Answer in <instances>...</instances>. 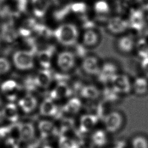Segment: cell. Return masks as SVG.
<instances>
[{
  "mask_svg": "<svg viewBox=\"0 0 148 148\" xmlns=\"http://www.w3.org/2000/svg\"><path fill=\"white\" fill-rule=\"evenodd\" d=\"M53 35L60 43L69 46L76 42L79 37V31L74 24L64 23L54 30Z\"/></svg>",
  "mask_w": 148,
  "mask_h": 148,
  "instance_id": "6da1fadb",
  "label": "cell"
},
{
  "mask_svg": "<svg viewBox=\"0 0 148 148\" xmlns=\"http://www.w3.org/2000/svg\"><path fill=\"white\" fill-rule=\"evenodd\" d=\"M14 66L19 70L31 69L34 65V58L32 53L29 50H19L15 51L12 57Z\"/></svg>",
  "mask_w": 148,
  "mask_h": 148,
  "instance_id": "7a4b0ae2",
  "label": "cell"
},
{
  "mask_svg": "<svg viewBox=\"0 0 148 148\" xmlns=\"http://www.w3.org/2000/svg\"><path fill=\"white\" fill-rule=\"evenodd\" d=\"M111 87L120 94H128L132 90V83L128 77L123 74H116L110 81Z\"/></svg>",
  "mask_w": 148,
  "mask_h": 148,
  "instance_id": "3957f363",
  "label": "cell"
},
{
  "mask_svg": "<svg viewBox=\"0 0 148 148\" xmlns=\"http://www.w3.org/2000/svg\"><path fill=\"white\" fill-rule=\"evenodd\" d=\"M76 58L75 54L70 51H62L58 53L56 58L58 67L62 71H71L75 66Z\"/></svg>",
  "mask_w": 148,
  "mask_h": 148,
  "instance_id": "277c9868",
  "label": "cell"
},
{
  "mask_svg": "<svg viewBox=\"0 0 148 148\" xmlns=\"http://www.w3.org/2000/svg\"><path fill=\"white\" fill-rule=\"evenodd\" d=\"M129 27L136 31L143 29L146 24V18L140 9H132L130 12L128 18Z\"/></svg>",
  "mask_w": 148,
  "mask_h": 148,
  "instance_id": "5b68a950",
  "label": "cell"
},
{
  "mask_svg": "<svg viewBox=\"0 0 148 148\" xmlns=\"http://www.w3.org/2000/svg\"><path fill=\"white\" fill-rule=\"evenodd\" d=\"M1 91L5 97L10 101L17 99L20 92V86L18 83L12 79L4 81L1 85Z\"/></svg>",
  "mask_w": 148,
  "mask_h": 148,
  "instance_id": "8992f818",
  "label": "cell"
},
{
  "mask_svg": "<svg viewBox=\"0 0 148 148\" xmlns=\"http://www.w3.org/2000/svg\"><path fill=\"white\" fill-rule=\"evenodd\" d=\"M123 117L118 112H111L104 117V124L106 130L110 132L117 131L121 126Z\"/></svg>",
  "mask_w": 148,
  "mask_h": 148,
  "instance_id": "52a82bcc",
  "label": "cell"
},
{
  "mask_svg": "<svg viewBox=\"0 0 148 148\" xmlns=\"http://www.w3.org/2000/svg\"><path fill=\"white\" fill-rule=\"evenodd\" d=\"M107 28L109 31L112 34H123L129 28L128 20H127L121 16H114L108 21Z\"/></svg>",
  "mask_w": 148,
  "mask_h": 148,
  "instance_id": "ba28073f",
  "label": "cell"
},
{
  "mask_svg": "<svg viewBox=\"0 0 148 148\" xmlns=\"http://www.w3.org/2000/svg\"><path fill=\"white\" fill-rule=\"evenodd\" d=\"M72 91L68 85L64 82L57 83L50 92V98L54 100H61L69 97Z\"/></svg>",
  "mask_w": 148,
  "mask_h": 148,
  "instance_id": "9c48e42d",
  "label": "cell"
},
{
  "mask_svg": "<svg viewBox=\"0 0 148 148\" xmlns=\"http://www.w3.org/2000/svg\"><path fill=\"white\" fill-rule=\"evenodd\" d=\"M117 73L116 65L113 62H106L101 66L98 75L101 81L110 82L112 78Z\"/></svg>",
  "mask_w": 148,
  "mask_h": 148,
  "instance_id": "30bf717a",
  "label": "cell"
},
{
  "mask_svg": "<svg viewBox=\"0 0 148 148\" xmlns=\"http://www.w3.org/2000/svg\"><path fill=\"white\" fill-rule=\"evenodd\" d=\"M82 67L84 72L91 75L98 74L101 68L98 59L93 56L86 57L83 60Z\"/></svg>",
  "mask_w": 148,
  "mask_h": 148,
  "instance_id": "8fae6325",
  "label": "cell"
},
{
  "mask_svg": "<svg viewBox=\"0 0 148 148\" xmlns=\"http://www.w3.org/2000/svg\"><path fill=\"white\" fill-rule=\"evenodd\" d=\"M38 101L34 95L31 94H27L18 99V105L20 108L24 113H29L33 112L36 108Z\"/></svg>",
  "mask_w": 148,
  "mask_h": 148,
  "instance_id": "7c38bea8",
  "label": "cell"
},
{
  "mask_svg": "<svg viewBox=\"0 0 148 148\" xmlns=\"http://www.w3.org/2000/svg\"><path fill=\"white\" fill-rule=\"evenodd\" d=\"M34 79L36 87L47 88L51 84L53 77L49 69H42L36 73Z\"/></svg>",
  "mask_w": 148,
  "mask_h": 148,
  "instance_id": "4fadbf2b",
  "label": "cell"
},
{
  "mask_svg": "<svg viewBox=\"0 0 148 148\" xmlns=\"http://www.w3.org/2000/svg\"><path fill=\"white\" fill-rule=\"evenodd\" d=\"M53 51L51 49H45L40 50L36 56L38 64L43 69H49L51 65Z\"/></svg>",
  "mask_w": 148,
  "mask_h": 148,
  "instance_id": "5bb4252c",
  "label": "cell"
},
{
  "mask_svg": "<svg viewBox=\"0 0 148 148\" xmlns=\"http://www.w3.org/2000/svg\"><path fill=\"white\" fill-rule=\"evenodd\" d=\"M32 10L34 15L37 18L43 17L49 9V0H31Z\"/></svg>",
  "mask_w": 148,
  "mask_h": 148,
  "instance_id": "9a60e30c",
  "label": "cell"
},
{
  "mask_svg": "<svg viewBox=\"0 0 148 148\" xmlns=\"http://www.w3.org/2000/svg\"><path fill=\"white\" fill-rule=\"evenodd\" d=\"M98 117L92 114H87L82 116L80 121V130L86 133L90 131L98 122Z\"/></svg>",
  "mask_w": 148,
  "mask_h": 148,
  "instance_id": "2e32d148",
  "label": "cell"
},
{
  "mask_svg": "<svg viewBox=\"0 0 148 148\" xmlns=\"http://www.w3.org/2000/svg\"><path fill=\"white\" fill-rule=\"evenodd\" d=\"M39 111L40 114L44 116H53L57 114L58 108L54 100L48 98L44 99L40 103Z\"/></svg>",
  "mask_w": 148,
  "mask_h": 148,
  "instance_id": "e0dca14e",
  "label": "cell"
},
{
  "mask_svg": "<svg viewBox=\"0 0 148 148\" xmlns=\"http://www.w3.org/2000/svg\"><path fill=\"white\" fill-rule=\"evenodd\" d=\"M2 39L8 43L14 42L18 36V31L10 23L5 24L1 29Z\"/></svg>",
  "mask_w": 148,
  "mask_h": 148,
  "instance_id": "ac0fdd59",
  "label": "cell"
},
{
  "mask_svg": "<svg viewBox=\"0 0 148 148\" xmlns=\"http://www.w3.org/2000/svg\"><path fill=\"white\" fill-rule=\"evenodd\" d=\"M37 25L38 24L34 18H27L23 21V24L17 30L18 35H20L23 38H28L30 36L32 33L35 31Z\"/></svg>",
  "mask_w": 148,
  "mask_h": 148,
  "instance_id": "d6986e66",
  "label": "cell"
},
{
  "mask_svg": "<svg viewBox=\"0 0 148 148\" xmlns=\"http://www.w3.org/2000/svg\"><path fill=\"white\" fill-rule=\"evenodd\" d=\"M3 119L8 121L16 123L18 119V112L17 106L13 103H9L6 104L1 111Z\"/></svg>",
  "mask_w": 148,
  "mask_h": 148,
  "instance_id": "ffe728a7",
  "label": "cell"
},
{
  "mask_svg": "<svg viewBox=\"0 0 148 148\" xmlns=\"http://www.w3.org/2000/svg\"><path fill=\"white\" fill-rule=\"evenodd\" d=\"M99 35L98 33L92 29H88L83 34L82 42L84 46L86 47H94L99 42Z\"/></svg>",
  "mask_w": 148,
  "mask_h": 148,
  "instance_id": "44dd1931",
  "label": "cell"
},
{
  "mask_svg": "<svg viewBox=\"0 0 148 148\" xmlns=\"http://www.w3.org/2000/svg\"><path fill=\"white\" fill-rule=\"evenodd\" d=\"M132 90L139 95L146 94L148 92V79L145 77H136L132 83Z\"/></svg>",
  "mask_w": 148,
  "mask_h": 148,
  "instance_id": "7402d4cb",
  "label": "cell"
},
{
  "mask_svg": "<svg viewBox=\"0 0 148 148\" xmlns=\"http://www.w3.org/2000/svg\"><path fill=\"white\" fill-rule=\"evenodd\" d=\"M135 43L133 38L128 35L121 36L117 42L118 49L125 53L131 52L135 48Z\"/></svg>",
  "mask_w": 148,
  "mask_h": 148,
  "instance_id": "603a6c76",
  "label": "cell"
},
{
  "mask_svg": "<svg viewBox=\"0 0 148 148\" xmlns=\"http://www.w3.org/2000/svg\"><path fill=\"white\" fill-rule=\"evenodd\" d=\"M35 130L33 125L29 123L20 124V140L24 142L30 140L34 136Z\"/></svg>",
  "mask_w": 148,
  "mask_h": 148,
  "instance_id": "cb8c5ba5",
  "label": "cell"
},
{
  "mask_svg": "<svg viewBox=\"0 0 148 148\" xmlns=\"http://www.w3.org/2000/svg\"><path fill=\"white\" fill-rule=\"evenodd\" d=\"M82 108V102L80 99L73 97L68 100L63 106V110L68 114H76Z\"/></svg>",
  "mask_w": 148,
  "mask_h": 148,
  "instance_id": "d4e9b609",
  "label": "cell"
},
{
  "mask_svg": "<svg viewBox=\"0 0 148 148\" xmlns=\"http://www.w3.org/2000/svg\"><path fill=\"white\" fill-rule=\"evenodd\" d=\"M38 128L41 135L43 138L49 137L56 131V128L54 124L49 120H42L39 123Z\"/></svg>",
  "mask_w": 148,
  "mask_h": 148,
  "instance_id": "484cf974",
  "label": "cell"
},
{
  "mask_svg": "<svg viewBox=\"0 0 148 148\" xmlns=\"http://www.w3.org/2000/svg\"><path fill=\"white\" fill-rule=\"evenodd\" d=\"M80 95L86 99L94 100L99 97V91L98 88L94 86L86 85L81 88Z\"/></svg>",
  "mask_w": 148,
  "mask_h": 148,
  "instance_id": "4316f807",
  "label": "cell"
},
{
  "mask_svg": "<svg viewBox=\"0 0 148 148\" xmlns=\"http://www.w3.org/2000/svg\"><path fill=\"white\" fill-rule=\"evenodd\" d=\"M137 55L142 60L148 57V41L140 38L135 43V48Z\"/></svg>",
  "mask_w": 148,
  "mask_h": 148,
  "instance_id": "83f0119b",
  "label": "cell"
},
{
  "mask_svg": "<svg viewBox=\"0 0 148 148\" xmlns=\"http://www.w3.org/2000/svg\"><path fill=\"white\" fill-rule=\"evenodd\" d=\"M59 148H79V143L74 139L62 135L58 140Z\"/></svg>",
  "mask_w": 148,
  "mask_h": 148,
  "instance_id": "f1b7e54d",
  "label": "cell"
},
{
  "mask_svg": "<svg viewBox=\"0 0 148 148\" xmlns=\"http://www.w3.org/2000/svg\"><path fill=\"white\" fill-rule=\"evenodd\" d=\"M92 142L98 146L104 145L107 142L106 133L101 130L96 131L92 135Z\"/></svg>",
  "mask_w": 148,
  "mask_h": 148,
  "instance_id": "f546056e",
  "label": "cell"
},
{
  "mask_svg": "<svg viewBox=\"0 0 148 148\" xmlns=\"http://www.w3.org/2000/svg\"><path fill=\"white\" fill-rule=\"evenodd\" d=\"M94 9L95 12L99 15H105L110 12L109 4L103 0L96 2L94 6Z\"/></svg>",
  "mask_w": 148,
  "mask_h": 148,
  "instance_id": "4dcf8cb0",
  "label": "cell"
},
{
  "mask_svg": "<svg viewBox=\"0 0 148 148\" xmlns=\"http://www.w3.org/2000/svg\"><path fill=\"white\" fill-rule=\"evenodd\" d=\"M87 5L84 2H75L70 5V10L77 14H83L87 11Z\"/></svg>",
  "mask_w": 148,
  "mask_h": 148,
  "instance_id": "1f68e13d",
  "label": "cell"
},
{
  "mask_svg": "<svg viewBox=\"0 0 148 148\" xmlns=\"http://www.w3.org/2000/svg\"><path fill=\"white\" fill-rule=\"evenodd\" d=\"M132 148H148V141L143 136L135 137L132 141Z\"/></svg>",
  "mask_w": 148,
  "mask_h": 148,
  "instance_id": "d6a6232c",
  "label": "cell"
},
{
  "mask_svg": "<svg viewBox=\"0 0 148 148\" xmlns=\"http://www.w3.org/2000/svg\"><path fill=\"white\" fill-rule=\"evenodd\" d=\"M11 68L9 61L5 57H0V75L7 73Z\"/></svg>",
  "mask_w": 148,
  "mask_h": 148,
  "instance_id": "836d02e7",
  "label": "cell"
},
{
  "mask_svg": "<svg viewBox=\"0 0 148 148\" xmlns=\"http://www.w3.org/2000/svg\"><path fill=\"white\" fill-rule=\"evenodd\" d=\"M16 2L17 13L19 12H23L25 10L27 3V0H16Z\"/></svg>",
  "mask_w": 148,
  "mask_h": 148,
  "instance_id": "e575fe53",
  "label": "cell"
},
{
  "mask_svg": "<svg viewBox=\"0 0 148 148\" xmlns=\"http://www.w3.org/2000/svg\"><path fill=\"white\" fill-rule=\"evenodd\" d=\"M140 67L142 72L148 79V57L142 59L140 63Z\"/></svg>",
  "mask_w": 148,
  "mask_h": 148,
  "instance_id": "d590c367",
  "label": "cell"
},
{
  "mask_svg": "<svg viewBox=\"0 0 148 148\" xmlns=\"http://www.w3.org/2000/svg\"><path fill=\"white\" fill-rule=\"evenodd\" d=\"M137 2L143 9L148 10V0H137Z\"/></svg>",
  "mask_w": 148,
  "mask_h": 148,
  "instance_id": "8d00e7d4",
  "label": "cell"
},
{
  "mask_svg": "<svg viewBox=\"0 0 148 148\" xmlns=\"http://www.w3.org/2000/svg\"><path fill=\"white\" fill-rule=\"evenodd\" d=\"M3 119V116H2V112L0 111V122L2 121V120Z\"/></svg>",
  "mask_w": 148,
  "mask_h": 148,
  "instance_id": "74e56055",
  "label": "cell"
},
{
  "mask_svg": "<svg viewBox=\"0 0 148 148\" xmlns=\"http://www.w3.org/2000/svg\"><path fill=\"white\" fill-rule=\"evenodd\" d=\"M43 148H53V147H51V146H46Z\"/></svg>",
  "mask_w": 148,
  "mask_h": 148,
  "instance_id": "f35d334b",
  "label": "cell"
},
{
  "mask_svg": "<svg viewBox=\"0 0 148 148\" xmlns=\"http://www.w3.org/2000/svg\"><path fill=\"white\" fill-rule=\"evenodd\" d=\"M2 99H1V96H0V106L1 105V104H2Z\"/></svg>",
  "mask_w": 148,
  "mask_h": 148,
  "instance_id": "ab89813d",
  "label": "cell"
},
{
  "mask_svg": "<svg viewBox=\"0 0 148 148\" xmlns=\"http://www.w3.org/2000/svg\"><path fill=\"white\" fill-rule=\"evenodd\" d=\"M5 1V0H0V2H2L3 1Z\"/></svg>",
  "mask_w": 148,
  "mask_h": 148,
  "instance_id": "60d3db41",
  "label": "cell"
},
{
  "mask_svg": "<svg viewBox=\"0 0 148 148\" xmlns=\"http://www.w3.org/2000/svg\"><path fill=\"white\" fill-rule=\"evenodd\" d=\"M147 23H148V16H147Z\"/></svg>",
  "mask_w": 148,
  "mask_h": 148,
  "instance_id": "b9f144b4",
  "label": "cell"
},
{
  "mask_svg": "<svg viewBox=\"0 0 148 148\" xmlns=\"http://www.w3.org/2000/svg\"><path fill=\"white\" fill-rule=\"evenodd\" d=\"M115 148H120V147H115Z\"/></svg>",
  "mask_w": 148,
  "mask_h": 148,
  "instance_id": "7bdbcfd3",
  "label": "cell"
}]
</instances>
